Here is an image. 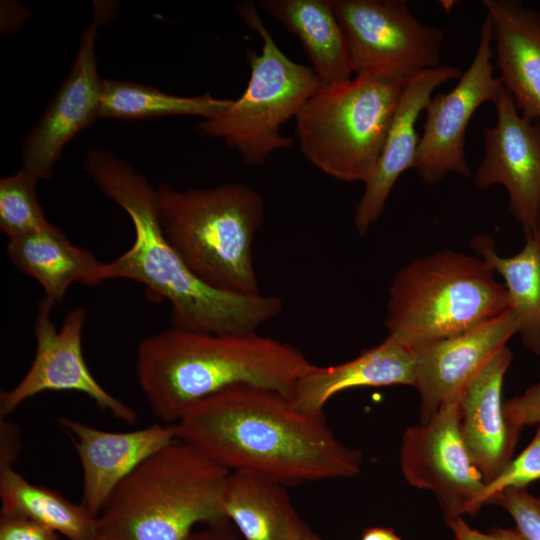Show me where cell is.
I'll list each match as a JSON object with an SVG mask.
<instances>
[{
  "mask_svg": "<svg viewBox=\"0 0 540 540\" xmlns=\"http://www.w3.org/2000/svg\"><path fill=\"white\" fill-rule=\"evenodd\" d=\"M414 384L413 350L387 336L349 361L325 367L310 364L286 395L298 410L317 414L348 389Z\"/></svg>",
  "mask_w": 540,
  "mask_h": 540,
  "instance_id": "ffe728a7",
  "label": "cell"
},
{
  "mask_svg": "<svg viewBox=\"0 0 540 540\" xmlns=\"http://www.w3.org/2000/svg\"><path fill=\"white\" fill-rule=\"evenodd\" d=\"M236 12L260 36L261 53L247 52L250 77L242 95L223 112L202 120L197 130L223 139L254 166L276 150L291 147L293 139L283 136L280 127L296 117L322 84L312 67L293 61L278 47L255 3H239Z\"/></svg>",
  "mask_w": 540,
  "mask_h": 540,
  "instance_id": "ba28073f",
  "label": "cell"
},
{
  "mask_svg": "<svg viewBox=\"0 0 540 540\" xmlns=\"http://www.w3.org/2000/svg\"><path fill=\"white\" fill-rule=\"evenodd\" d=\"M505 509L513 518L516 530L526 540H540V499L527 488H507L488 502Z\"/></svg>",
  "mask_w": 540,
  "mask_h": 540,
  "instance_id": "f1b7e54d",
  "label": "cell"
},
{
  "mask_svg": "<svg viewBox=\"0 0 540 540\" xmlns=\"http://www.w3.org/2000/svg\"><path fill=\"white\" fill-rule=\"evenodd\" d=\"M451 540H526L517 530L495 527L489 532L472 528L463 517H445Z\"/></svg>",
  "mask_w": 540,
  "mask_h": 540,
  "instance_id": "1f68e13d",
  "label": "cell"
},
{
  "mask_svg": "<svg viewBox=\"0 0 540 540\" xmlns=\"http://www.w3.org/2000/svg\"><path fill=\"white\" fill-rule=\"evenodd\" d=\"M178 438L227 471L247 470L285 485L357 476L362 453L342 443L323 413L298 410L285 393L238 384L193 404Z\"/></svg>",
  "mask_w": 540,
  "mask_h": 540,
  "instance_id": "6da1fadb",
  "label": "cell"
},
{
  "mask_svg": "<svg viewBox=\"0 0 540 540\" xmlns=\"http://www.w3.org/2000/svg\"><path fill=\"white\" fill-rule=\"evenodd\" d=\"M37 181L23 169L0 180V228L9 239L39 232L51 225L38 201Z\"/></svg>",
  "mask_w": 540,
  "mask_h": 540,
  "instance_id": "4316f807",
  "label": "cell"
},
{
  "mask_svg": "<svg viewBox=\"0 0 540 540\" xmlns=\"http://www.w3.org/2000/svg\"><path fill=\"white\" fill-rule=\"evenodd\" d=\"M228 473L177 438L115 488L97 516L99 540H188L196 525L227 520Z\"/></svg>",
  "mask_w": 540,
  "mask_h": 540,
  "instance_id": "277c9868",
  "label": "cell"
},
{
  "mask_svg": "<svg viewBox=\"0 0 540 540\" xmlns=\"http://www.w3.org/2000/svg\"><path fill=\"white\" fill-rule=\"evenodd\" d=\"M188 540H242L228 520L207 525L204 530L193 532Z\"/></svg>",
  "mask_w": 540,
  "mask_h": 540,
  "instance_id": "836d02e7",
  "label": "cell"
},
{
  "mask_svg": "<svg viewBox=\"0 0 540 540\" xmlns=\"http://www.w3.org/2000/svg\"><path fill=\"white\" fill-rule=\"evenodd\" d=\"M0 469L12 467L20 451V433L12 422L1 419Z\"/></svg>",
  "mask_w": 540,
  "mask_h": 540,
  "instance_id": "d6a6232c",
  "label": "cell"
},
{
  "mask_svg": "<svg viewBox=\"0 0 540 540\" xmlns=\"http://www.w3.org/2000/svg\"><path fill=\"white\" fill-rule=\"evenodd\" d=\"M504 414L514 426L540 424V381L503 402Z\"/></svg>",
  "mask_w": 540,
  "mask_h": 540,
  "instance_id": "f546056e",
  "label": "cell"
},
{
  "mask_svg": "<svg viewBox=\"0 0 540 540\" xmlns=\"http://www.w3.org/2000/svg\"><path fill=\"white\" fill-rule=\"evenodd\" d=\"M359 540H402L391 528L371 527L362 533Z\"/></svg>",
  "mask_w": 540,
  "mask_h": 540,
  "instance_id": "e575fe53",
  "label": "cell"
},
{
  "mask_svg": "<svg viewBox=\"0 0 540 540\" xmlns=\"http://www.w3.org/2000/svg\"><path fill=\"white\" fill-rule=\"evenodd\" d=\"M472 248L505 281L510 309L517 321L522 344L540 356V228L526 239L513 256L496 252L494 239L480 233L471 241Z\"/></svg>",
  "mask_w": 540,
  "mask_h": 540,
  "instance_id": "cb8c5ba5",
  "label": "cell"
},
{
  "mask_svg": "<svg viewBox=\"0 0 540 540\" xmlns=\"http://www.w3.org/2000/svg\"><path fill=\"white\" fill-rule=\"evenodd\" d=\"M258 6L299 40L322 85L353 78L349 47L331 0H261Z\"/></svg>",
  "mask_w": 540,
  "mask_h": 540,
  "instance_id": "603a6c76",
  "label": "cell"
},
{
  "mask_svg": "<svg viewBox=\"0 0 540 540\" xmlns=\"http://www.w3.org/2000/svg\"><path fill=\"white\" fill-rule=\"evenodd\" d=\"M497 121L484 129V155L474 174L485 189L502 185L525 239L540 228V120L525 118L502 86L493 102Z\"/></svg>",
  "mask_w": 540,
  "mask_h": 540,
  "instance_id": "4fadbf2b",
  "label": "cell"
},
{
  "mask_svg": "<svg viewBox=\"0 0 540 540\" xmlns=\"http://www.w3.org/2000/svg\"><path fill=\"white\" fill-rule=\"evenodd\" d=\"M0 540H60L59 534L30 519L1 515Z\"/></svg>",
  "mask_w": 540,
  "mask_h": 540,
  "instance_id": "4dcf8cb0",
  "label": "cell"
},
{
  "mask_svg": "<svg viewBox=\"0 0 540 540\" xmlns=\"http://www.w3.org/2000/svg\"><path fill=\"white\" fill-rule=\"evenodd\" d=\"M1 515L30 519L68 540H99L97 517L81 503L31 483L13 467L0 469Z\"/></svg>",
  "mask_w": 540,
  "mask_h": 540,
  "instance_id": "d4e9b609",
  "label": "cell"
},
{
  "mask_svg": "<svg viewBox=\"0 0 540 540\" xmlns=\"http://www.w3.org/2000/svg\"><path fill=\"white\" fill-rule=\"evenodd\" d=\"M84 167L98 188L127 212L134 226L132 246L107 263L108 278L137 281L155 299L168 301L173 327L249 334L281 313L283 302L278 296L227 292L198 278L161 230L155 189L128 163L111 151L92 148Z\"/></svg>",
  "mask_w": 540,
  "mask_h": 540,
  "instance_id": "7a4b0ae2",
  "label": "cell"
},
{
  "mask_svg": "<svg viewBox=\"0 0 540 540\" xmlns=\"http://www.w3.org/2000/svg\"><path fill=\"white\" fill-rule=\"evenodd\" d=\"M231 99H219L206 93L176 96L141 83L103 79L99 118L124 120L166 116H200L208 119L223 112Z\"/></svg>",
  "mask_w": 540,
  "mask_h": 540,
  "instance_id": "484cf974",
  "label": "cell"
},
{
  "mask_svg": "<svg viewBox=\"0 0 540 540\" xmlns=\"http://www.w3.org/2000/svg\"><path fill=\"white\" fill-rule=\"evenodd\" d=\"M540 479V424L530 444L513 457L504 470L490 483L486 484L480 498L481 506L500 491L507 488H526L528 484Z\"/></svg>",
  "mask_w": 540,
  "mask_h": 540,
  "instance_id": "83f0119b",
  "label": "cell"
},
{
  "mask_svg": "<svg viewBox=\"0 0 540 540\" xmlns=\"http://www.w3.org/2000/svg\"><path fill=\"white\" fill-rule=\"evenodd\" d=\"M310 365L291 344L249 334L170 328L143 339L136 376L152 413L175 424L198 401L250 384L287 394Z\"/></svg>",
  "mask_w": 540,
  "mask_h": 540,
  "instance_id": "3957f363",
  "label": "cell"
},
{
  "mask_svg": "<svg viewBox=\"0 0 540 540\" xmlns=\"http://www.w3.org/2000/svg\"><path fill=\"white\" fill-rule=\"evenodd\" d=\"M54 304L44 298L38 306L34 333L35 356L27 373L0 395V415L6 417L25 400L45 391H75L87 395L103 411L133 424L136 412L107 392L93 377L82 351L83 308L71 310L59 331L51 320Z\"/></svg>",
  "mask_w": 540,
  "mask_h": 540,
  "instance_id": "7c38bea8",
  "label": "cell"
},
{
  "mask_svg": "<svg viewBox=\"0 0 540 540\" xmlns=\"http://www.w3.org/2000/svg\"><path fill=\"white\" fill-rule=\"evenodd\" d=\"M539 499H540V497H539Z\"/></svg>",
  "mask_w": 540,
  "mask_h": 540,
  "instance_id": "8d00e7d4",
  "label": "cell"
},
{
  "mask_svg": "<svg viewBox=\"0 0 540 540\" xmlns=\"http://www.w3.org/2000/svg\"><path fill=\"white\" fill-rule=\"evenodd\" d=\"M98 18L83 31L64 80L23 141L22 168L38 180L49 178L64 147L99 118L102 81L95 51Z\"/></svg>",
  "mask_w": 540,
  "mask_h": 540,
  "instance_id": "5bb4252c",
  "label": "cell"
},
{
  "mask_svg": "<svg viewBox=\"0 0 540 540\" xmlns=\"http://www.w3.org/2000/svg\"><path fill=\"white\" fill-rule=\"evenodd\" d=\"M493 60L492 28L485 16L471 64L452 90L435 95L425 108L413 169L426 185L436 184L450 173L471 175L465 152L469 121L483 103L494 102L502 87L494 75Z\"/></svg>",
  "mask_w": 540,
  "mask_h": 540,
  "instance_id": "30bf717a",
  "label": "cell"
},
{
  "mask_svg": "<svg viewBox=\"0 0 540 540\" xmlns=\"http://www.w3.org/2000/svg\"><path fill=\"white\" fill-rule=\"evenodd\" d=\"M282 482L267 475L230 471L223 490V511L242 540H299L306 523Z\"/></svg>",
  "mask_w": 540,
  "mask_h": 540,
  "instance_id": "44dd1931",
  "label": "cell"
},
{
  "mask_svg": "<svg viewBox=\"0 0 540 540\" xmlns=\"http://www.w3.org/2000/svg\"><path fill=\"white\" fill-rule=\"evenodd\" d=\"M354 75L406 80L437 68L444 31L420 22L404 0H331Z\"/></svg>",
  "mask_w": 540,
  "mask_h": 540,
  "instance_id": "9c48e42d",
  "label": "cell"
},
{
  "mask_svg": "<svg viewBox=\"0 0 540 540\" xmlns=\"http://www.w3.org/2000/svg\"><path fill=\"white\" fill-rule=\"evenodd\" d=\"M299 540H323L319 535L314 533L308 526L305 528Z\"/></svg>",
  "mask_w": 540,
  "mask_h": 540,
  "instance_id": "d590c367",
  "label": "cell"
},
{
  "mask_svg": "<svg viewBox=\"0 0 540 540\" xmlns=\"http://www.w3.org/2000/svg\"><path fill=\"white\" fill-rule=\"evenodd\" d=\"M458 402L442 406L429 421L406 428L399 452L405 481L432 492L445 517L476 514L485 487L460 435Z\"/></svg>",
  "mask_w": 540,
  "mask_h": 540,
  "instance_id": "8fae6325",
  "label": "cell"
},
{
  "mask_svg": "<svg viewBox=\"0 0 540 540\" xmlns=\"http://www.w3.org/2000/svg\"><path fill=\"white\" fill-rule=\"evenodd\" d=\"M155 209L166 240L198 278L227 292L260 293L252 250L265 215L258 191L244 183L186 190L161 184Z\"/></svg>",
  "mask_w": 540,
  "mask_h": 540,
  "instance_id": "5b68a950",
  "label": "cell"
},
{
  "mask_svg": "<svg viewBox=\"0 0 540 540\" xmlns=\"http://www.w3.org/2000/svg\"><path fill=\"white\" fill-rule=\"evenodd\" d=\"M7 254L19 270L38 281L45 298L54 305L62 301L75 282L93 286L109 280L107 263L73 245L52 224L39 232L10 239Z\"/></svg>",
  "mask_w": 540,
  "mask_h": 540,
  "instance_id": "7402d4cb",
  "label": "cell"
},
{
  "mask_svg": "<svg viewBox=\"0 0 540 540\" xmlns=\"http://www.w3.org/2000/svg\"><path fill=\"white\" fill-rule=\"evenodd\" d=\"M499 81L527 119L540 120V11L519 0L482 2Z\"/></svg>",
  "mask_w": 540,
  "mask_h": 540,
  "instance_id": "d6986e66",
  "label": "cell"
},
{
  "mask_svg": "<svg viewBox=\"0 0 540 540\" xmlns=\"http://www.w3.org/2000/svg\"><path fill=\"white\" fill-rule=\"evenodd\" d=\"M509 308L508 292L488 264L446 249L397 271L385 324L389 337L413 349L470 330Z\"/></svg>",
  "mask_w": 540,
  "mask_h": 540,
  "instance_id": "8992f818",
  "label": "cell"
},
{
  "mask_svg": "<svg viewBox=\"0 0 540 540\" xmlns=\"http://www.w3.org/2000/svg\"><path fill=\"white\" fill-rule=\"evenodd\" d=\"M406 80L357 75L321 85L295 117L303 156L329 177L364 183L380 155Z\"/></svg>",
  "mask_w": 540,
  "mask_h": 540,
  "instance_id": "52a82bcc",
  "label": "cell"
},
{
  "mask_svg": "<svg viewBox=\"0 0 540 540\" xmlns=\"http://www.w3.org/2000/svg\"><path fill=\"white\" fill-rule=\"evenodd\" d=\"M458 67L439 66L408 78L388 128L383 147L364 192L356 205L353 223L359 235H364L383 213L386 201L398 178L413 169L420 136L418 119L443 83L459 79Z\"/></svg>",
  "mask_w": 540,
  "mask_h": 540,
  "instance_id": "e0dca14e",
  "label": "cell"
},
{
  "mask_svg": "<svg viewBox=\"0 0 540 540\" xmlns=\"http://www.w3.org/2000/svg\"><path fill=\"white\" fill-rule=\"evenodd\" d=\"M511 362L512 352L505 346L467 384L458 402L460 435L485 485L512 460L522 430L507 420L503 409L502 387Z\"/></svg>",
  "mask_w": 540,
  "mask_h": 540,
  "instance_id": "ac0fdd59",
  "label": "cell"
},
{
  "mask_svg": "<svg viewBox=\"0 0 540 540\" xmlns=\"http://www.w3.org/2000/svg\"><path fill=\"white\" fill-rule=\"evenodd\" d=\"M515 334L517 321L509 308L470 330L413 348L420 423L458 402L467 384Z\"/></svg>",
  "mask_w": 540,
  "mask_h": 540,
  "instance_id": "9a60e30c",
  "label": "cell"
},
{
  "mask_svg": "<svg viewBox=\"0 0 540 540\" xmlns=\"http://www.w3.org/2000/svg\"><path fill=\"white\" fill-rule=\"evenodd\" d=\"M60 425L80 460L81 504L95 517L136 467L178 438L176 425L166 423L128 432L101 430L67 417L60 419Z\"/></svg>",
  "mask_w": 540,
  "mask_h": 540,
  "instance_id": "2e32d148",
  "label": "cell"
}]
</instances>
